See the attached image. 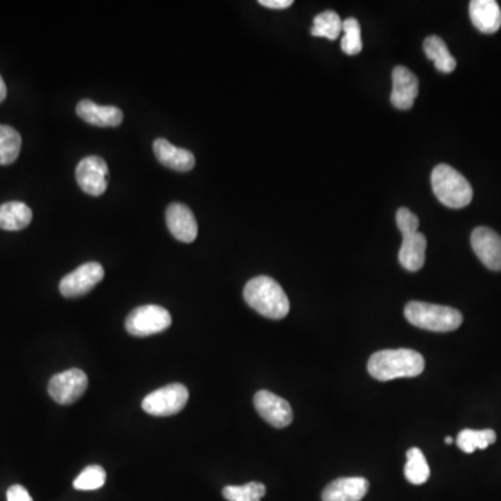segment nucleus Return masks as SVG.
<instances>
[{
  "label": "nucleus",
  "mask_w": 501,
  "mask_h": 501,
  "mask_svg": "<svg viewBox=\"0 0 501 501\" xmlns=\"http://www.w3.org/2000/svg\"><path fill=\"white\" fill-rule=\"evenodd\" d=\"M166 223L172 236L182 243L190 244L197 239V220H195L192 210L185 205L178 204V202L168 205L166 210Z\"/></svg>",
  "instance_id": "nucleus-12"
},
{
  "label": "nucleus",
  "mask_w": 501,
  "mask_h": 501,
  "mask_svg": "<svg viewBox=\"0 0 501 501\" xmlns=\"http://www.w3.org/2000/svg\"><path fill=\"white\" fill-rule=\"evenodd\" d=\"M172 325V315L159 305H144L136 308L127 317L126 329L131 336L148 337L162 333Z\"/></svg>",
  "instance_id": "nucleus-5"
},
{
  "label": "nucleus",
  "mask_w": 501,
  "mask_h": 501,
  "mask_svg": "<svg viewBox=\"0 0 501 501\" xmlns=\"http://www.w3.org/2000/svg\"><path fill=\"white\" fill-rule=\"evenodd\" d=\"M188 397V388L182 383L163 386L144 398L143 410L153 417H172L187 405Z\"/></svg>",
  "instance_id": "nucleus-6"
},
{
  "label": "nucleus",
  "mask_w": 501,
  "mask_h": 501,
  "mask_svg": "<svg viewBox=\"0 0 501 501\" xmlns=\"http://www.w3.org/2000/svg\"><path fill=\"white\" fill-rule=\"evenodd\" d=\"M78 116L85 123L97 127H117L123 123L124 114L116 106H100L92 100L82 99L75 107Z\"/></svg>",
  "instance_id": "nucleus-16"
},
{
  "label": "nucleus",
  "mask_w": 501,
  "mask_h": 501,
  "mask_svg": "<svg viewBox=\"0 0 501 501\" xmlns=\"http://www.w3.org/2000/svg\"><path fill=\"white\" fill-rule=\"evenodd\" d=\"M6 95H7L6 84H4V78H2V75H0V104H2V102H4V99H6Z\"/></svg>",
  "instance_id": "nucleus-30"
},
{
  "label": "nucleus",
  "mask_w": 501,
  "mask_h": 501,
  "mask_svg": "<svg viewBox=\"0 0 501 501\" xmlns=\"http://www.w3.org/2000/svg\"><path fill=\"white\" fill-rule=\"evenodd\" d=\"M293 0H259V4L261 6L268 7V9H288V7L293 6Z\"/></svg>",
  "instance_id": "nucleus-29"
},
{
  "label": "nucleus",
  "mask_w": 501,
  "mask_h": 501,
  "mask_svg": "<svg viewBox=\"0 0 501 501\" xmlns=\"http://www.w3.org/2000/svg\"><path fill=\"white\" fill-rule=\"evenodd\" d=\"M107 175H109L107 163L99 156H87L75 168L78 185L85 194L92 197H99L106 192Z\"/></svg>",
  "instance_id": "nucleus-9"
},
{
  "label": "nucleus",
  "mask_w": 501,
  "mask_h": 501,
  "mask_svg": "<svg viewBox=\"0 0 501 501\" xmlns=\"http://www.w3.org/2000/svg\"><path fill=\"white\" fill-rule=\"evenodd\" d=\"M403 244H401L398 261L408 272H418L425 265V251H427V237L419 233V230H404Z\"/></svg>",
  "instance_id": "nucleus-14"
},
{
  "label": "nucleus",
  "mask_w": 501,
  "mask_h": 501,
  "mask_svg": "<svg viewBox=\"0 0 501 501\" xmlns=\"http://www.w3.org/2000/svg\"><path fill=\"white\" fill-rule=\"evenodd\" d=\"M31 222H33V210L24 202L12 200L0 205V229L19 231L29 226Z\"/></svg>",
  "instance_id": "nucleus-19"
},
{
  "label": "nucleus",
  "mask_w": 501,
  "mask_h": 501,
  "mask_svg": "<svg viewBox=\"0 0 501 501\" xmlns=\"http://www.w3.org/2000/svg\"><path fill=\"white\" fill-rule=\"evenodd\" d=\"M104 276L105 270L100 263H84V265L75 269L74 272L66 275L59 288H60L63 297H82V295L91 292L95 286L99 285Z\"/></svg>",
  "instance_id": "nucleus-8"
},
{
  "label": "nucleus",
  "mask_w": 501,
  "mask_h": 501,
  "mask_svg": "<svg viewBox=\"0 0 501 501\" xmlns=\"http://www.w3.org/2000/svg\"><path fill=\"white\" fill-rule=\"evenodd\" d=\"M368 490L369 482L365 478H339L325 488L322 501H361Z\"/></svg>",
  "instance_id": "nucleus-15"
},
{
  "label": "nucleus",
  "mask_w": 501,
  "mask_h": 501,
  "mask_svg": "<svg viewBox=\"0 0 501 501\" xmlns=\"http://www.w3.org/2000/svg\"><path fill=\"white\" fill-rule=\"evenodd\" d=\"M244 300L258 314L268 319L278 320L290 312V301L282 286L269 276H258L244 287Z\"/></svg>",
  "instance_id": "nucleus-2"
},
{
  "label": "nucleus",
  "mask_w": 501,
  "mask_h": 501,
  "mask_svg": "<svg viewBox=\"0 0 501 501\" xmlns=\"http://www.w3.org/2000/svg\"><path fill=\"white\" fill-rule=\"evenodd\" d=\"M424 51L427 58L434 62V67L440 73L450 74V73H453L456 70L457 60L450 53L449 48H447L443 39L440 38V36H427L425 39Z\"/></svg>",
  "instance_id": "nucleus-20"
},
{
  "label": "nucleus",
  "mask_w": 501,
  "mask_h": 501,
  "mask_svg": "<svg viewBox=\"0 0 501 501\" xmlns=\"http://www.w3.org/2000/svg\"><path fill=\"white\" fill-rule=\"evenodd\" d=\"M6 496L7 501H34L28 490L21 485L10 486Z\"/></svg>",
  "instance_id": "nucleus-28"
},
{
  "label": "nucleus",
  "mask_w": 501,
  "mask_h": 501,
  "mask_svg": "<svg viewBox=\"0 0 501 501\" xmlns=\"http://www.w3.org/2000/svg\"><path fill=\"white\" fill-rule=\"evenodd\" d=\"M153 153L159 162L166 168H172L176 172H190L195 166L194 153L187 149L177 148L168 139L158 138L153 143Z\"/></svg>",
  "instance_id": "nucleus-17"
},
{
  "label": "nucleus",
  "mask_w": 501,
  "mask_h": 501,
  "mask_svg": "<svg viewBox=\"0 0 501 501\" xmlns=\"http://www.w3.org/2000/svg\"><path fill=\"white\" fill-rule=\"evenodd\" d=\"M254 405L262 419L266 420L269 425H272L273 427L283 429L292 425V405L285 398L276 395L275 393L261 390L254 397Z\"/></svg>",
  "instance_id": "nucleus-10"
},
{
  "label": "nucleus",
  "mask_w": 501,
  "mask_h": 501,
  "mask_svg": "<svg viewBox=\"0 0 501 501\" xmlns=\"http://www.w3.org/2000/svg\"><path fill=\"white\" fill-rule=\"evenodd\" d=\"M446 443L447 444H451L453 443V437H446Z\"/></svg>",
  "instance_id": "nucleus-31"
},
{
  "label": "nucleus",
  "mask_w": 501,
  "mask_h": 501,
  "mask_svg": "<svg viewBox=\"0 0 501 501\" xmlns=\"http://www.w3.org/2000/svg\"><path fill=\"white\" fill-rule=\"evenodd\" d=\"M344 36L341 39V49L348 56L358 55L363 51V38H361V26L358 20L349 17L343 21Z\"/></svg>",
  "instance_id": "nucleus-26"
},
{
  "label": "nucleus",
  "mask_w": 501,
  "mask_h": 501,
  "mask_svg": "<svg viewBox=\"0 0 501 501\" xmlns=\"http://www.w3.org/2000/svg\"><path fill=\"white\" fill-rule=\"evenodd\" d=\"M432 190L444 207L463 209L473 202L474 190L468 180L451 166L437 165L432 172Z\"/></svg>",
  "instance_id": "nucleus-4"
},
{
  "label": "nucleus",
  "mask_w": 501,
  "mask_h": 501,
  "mask_svg": "<svg viewBox=\"0 0 501 501\" xmlns=\"http://www.w3.org/2000/svg\"><path fill=\"white\" fill-rule=\"evenodd\" d=\"M341 31H343V21L333 10H326L324 13L317 14L314 20V27L310 28L312 35L326 38L329 41H336Z\"/></svg>",
  "instance_id": "nucleus-24"
},
{
  "label": "nucleus",
  "mask_w": 501,
  "mask_h": 501,
  "mask_svg": "<svg viewBox=\"0 0 501 501\" xmlns=\"http://www.w3.org/2000/svg\"><path fill=\"white\" fill-rule=\"evenodd\" d=\"M469 16L481 33L495 34L500 29L501 9L496 0H473L469 4Z\"/></svg>",
  "instance_id": "nucleus-18"
},
{
  "label": "nucleus",
  "mask_w": 501,
  "mask_h": 501,
  "mask_svg": "<svg viewBox=\"0 0 501 501\" xmlns=\"http://www.w3.org/2000/svg\"><path fill=\"white\" fill-rule=\"evenodd\" d=\"M404 475L408 482L412 483V485H424L429 479V464H427L424 453L418 447H412L407 451Z\"/></svg>",
  "instance_id": "nucleus-22"
},
{
  "label": "nucleus",
  "mask_w": 501,
  "mask_h": 501,
  "mask_svg": "<svg viewBox=\"0 0 501 501\" xmlns=\"http://www.w3.org/2000/svg\"><path fill=\"white\" fill-rule=\"evenodd\" d=\"M404 315L412 326L419 329L447 333L463 325V314L456 308L429 304L422 301H411L405 305Z\"/></svg>",
  "instance_id": "nucleus-3"
},
{
  "label": "nucleus",
  "mask_w": 501,
  "mask_h": 501,
  "mask_svg": "<svg viewBox=\"0 0 501 501\" xmlns=\"http://www.w3.org/2000/svg\"><path fill=\"white\" fill-rule=\"evenodd\" d=\"M496 439L497 434L493 429H464L457 436V446L463 450L464 453L471 454L475 450H485L492 446Z\"/></svg>",
  "instance_id": "nucleus-21"
},
{
  "label": "nucleus",
  "mask_w": 501,
  "mask_h": 501,
  "mask_svg": "<svg viewBox=\"0 0 501 501\" xmlns=\"http://www.w3.org/2000/svg\"><path fill=\"white\" fill-rule=\"evenodd\" d=\"M223 497L227 501H261L266 495L263 483L249 482L243 486H226Z\"/></svg>",
  "instance_id": "nucleus-25"
},
{
  "label": "nucleus",
  "mask_w": 501,
  "mask_h": 501,
  "mask_svg": "<svg viewBox=\"0 0 501 501\" xmlns=\"http://www.w3.org/2000/svg\"><path fill=\"white\" fill-rule=\"evenodd\" d=\"M393 91L390 100L393 106L400 110H410L414 106L419 94V82L417 75L404 66H397L393 70Z\"/></svg>",
  "instance_id": "nucleus-13"
},
{
  "label": "nucleus",
  "mask_w": 501,
  "mask_h": 501,
  "mask_svg": "<svg viewBox=\"0 0 501 501\" xmlns=\"http://www.w3.org/2000/svg\"><path fill=\"white\" fill-rule=\"evenodd\" d=\"M471 246L479 261L493 272H501V236L489 227H476L471 234Z\"/></svg>",
  "instance_id": "nucleus-11"
},
{
  "label": "nucleus",
  "mask_w": 501,
  "mask_h": 501,
  "mask_svg": "<svg viewBox=\"0 0 501 501\" xmlns=\"http://www.w3.org/2000/svg\"><path fill=\"white\" fill-rule=\"evenodd\" d=\"M424 371L425 358L414 349H382L373 354L368 361L369 375L380 382L417 378Z\"/></svg>",
  "instance_id": "nucleus-1"
},
{
  "label": "nucleus",
  "mask_w": 501,
  "mask_h": 501,
  "mask_svg": "<svg viewBox=\"0 0 501 501\" xmlns=\"http://www.w3.org/2000/svg\"><path fill=\"white\" fill-rule=\"evenodd\" d=\"M21 151V136L13 127L0 124V165L16 162Z\"/></svg>",
  "instance_id": "nucleus-23"
},
{
  "label": "nucleus",
  "mask_w": 501,
  "mask_h": 501,
  "mask_svg": "<svg viewBox=\"0 0 501 501\" xmlns=\"http://www.w3.org/2000/svg\"><path fill=\"white\" fill-rule=\"evenodd\" d=\"M88 376L82 369H68L52 376L49 380L48 393L58 404H73L87 392Z\"/></svg>",
  "instance_id": "nucleus-7"
},
{
  "label": "nucleus",
  "mask_w": 501,
  "mask_h": 501,
  "mask_svg": "<svg viewBox=\"0 0 501 501\" xmlns=\"http://www.w3.org/2000/svg\"><path fill=\"white\" fill-rule=\"evenodd\" d=\"M106 482V473L100 466H90L74 479L73 486L77 490H97Z\"/></svg>",
  "instance_id": "nucleus-27"
}]
</instances>
